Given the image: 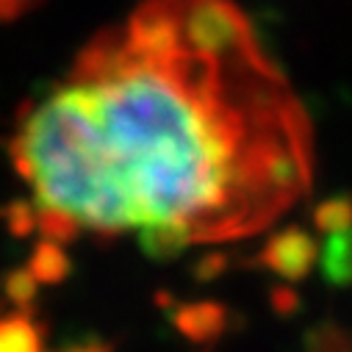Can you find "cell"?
Returning a JSON list of instances; mask_svg holds the SVG:
<instances>
[{
	"label": "cell",
	"mask_w": 352,
	"mask_h": 352,
	"mask_svg": "<svg viewBox=\"0 0 352 352\" xmlns=\"http://www.w3.org/2000/svg\"><path fill=\"white\" fill-rule=\"evenodd\" d=\"M225 263H228V258H225L222 252H206V255L195 263V278L206 283V280L217 278V275L225 270Z\"/></svg>",
	"instance_id": "10"
},
{
	"label": "cell",
	"mask_w": 352,
	"mask_h": 352,
	"mask_svg": "<svg viewBox=\"0 0 352 352\" xmlns=\"http://www.w3.org/2000/svg\"><path fill=\"white\" fill-rule=\"evenodd\" d=\"M28 6H34V0H0V20H12L23 14Z\"/></svg>",
	"instance_id": "11"
},
{
	"label": "cell",
	"mask_w": 352,
	"mask_h": 352,
	"mask_svg": "<svg viewBox=\"0 0 352 352\" xmlns=\"http://www.w3.org/2000/svg\"><path fill=\"white\" fill-rule=\"evenodd\" d=\"M308 255H311V247L305 241V236L289 230V233H280L270 241V247L263 250V263H270L275 272H283V275H302L305 263H308Z\"/></svg>",
	"instance_id": "3"
},
{
	"label": "cell",
	"mask_w": 352,
	"mask_h": 352,
	"mask_svg": "<svg viewBox=\"0 0 352 352\" xmlns=\"http://www.w3.org/2000/svg\"><path fill=\"white\" fill-rule=\"evenodd\" d=\"M3 217H6L9 233L17 236V239H25V236H31L36 230V206H31V203L17 200V203L3 208Z\"/></svg>",
	"instance_id": "9"
},
{
	"label": "cell",
	"mask_w": 352,
	"mask_h": 352,
	"mask_svg": "<svg viewBox=\"0 0 352 352\" xmlns=\"http://www.w3.org/2000/svg\"><path fill=\"white\" fill-rule=\"evenodd\" d=\"M169 319L186 338L208 341V338H217L222 333V327H225V308L217 305V302H192V305L172 308Z\"/></svg>",
	"instance_id": "2"
},
{
	"label": "cell",
	"mask_w": 352,
	"mask_h": 352,
	"mask_svg": "<svg viewBox=\"0 0 352 352\" xmlns=\"http://www.w3.org/2000/svg\"><path fill=\"white\" fill-rule=\"evenodd\" d=\"M61 352H111V346L95 338V341H83V344H75V346H67V349H61Z\"/></svg>",
	"instance_id": "12"
},
{
	"label": "cell",
	"mask_w": 352,
	"mask_h": 352,
	"mask_svg": "<svg viewBox=\"0 0 352 352\" xmlns=\"http://www.w3.org/2000/svg\"><path fill=\"white\" fill-rule=\"evenodd\" d=\"M42 338L45 327L25 314L0 319V352H42Z\"/></svg>",
	"instance_id": "4"
},
{
	"label": "cell",
	"mask_w": 352,
	"mask_h": 352,
	"mask_svg": "<svg viewBox=\"0 0 352 352\" xmlns=\"http://www.w3.org/2000/svg\"><path fill=\"white\" fill-rule=\"evenodd\" d=\"M36 230L45 236V241H56V244H64V241H72L78 233H80V225L61 214V211H53V208H36Z\"/></svg>",
	"instance_id": "8"
},
{
	"label": "cell",
	"mask_w": 352,
	"mask_h": 352,
	"mask_svg": "<svg viewBox=\"0 0 352 352\" xmlns=\"http://www.w3.org/2000/svg\"><path fill=\"white\" fill-rule=\"evenodd\" d=\"M3 292H6L9 302H12L20 314L34 316L31 311H34L36 297H39V280L31 275L28 267H25V270H12V272H6V278H3Z\"/></svg>",
	"instance_id": "7"
},
{
	"label": "cell",
	"mask_w": 352,
	"mask_h": 352,
	"mask_svg": "<svg viewBox=\"0 0 352 352\" xmlns=\"http://www.w3.org/2000/svg\"><path fill=\"white\" fill-rule=\"evenodd\" d=\"M139 244L147 258L153 261H172L178 258L192 241L186 233L175 230V228H144L139 230Z\"/></svg>",
	"instance_id": "6"
},
{
	"label": "cell",
	"mask_w": 352,
	"mask_h": 352,
	"mask_svg": "<svg viewBox=\"0 0 352 352\" xmlns=\"http://www.w3.org/2000/svg\"><path fill=\"white\" fill-rule=\"evenodd\" d=\"M28 270H31V275H34L39 283L56 286V283H61V280L69 278L72 261H69V255L61 250V244H56V241H39V244L34 247L31 261H28Z\"/></svg>",
	"instance_id": "5"
},
{
	"label": "cell",
	"mask_w": 352,
	"mask_h": 352,
	"mask_svg": "<svg viewBox=\"0 0 352 352\" xmlns=\"http://www.w3.org/2000/svg\"><path fill=\"white\" fill-rule=\"evenodd\" d=\"M36 208L117 236H252L314 181L302 103L230 0H144L100 31L9 144Z\"/></svg>",
	"instance_id": "1"
}]
</instances>
